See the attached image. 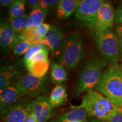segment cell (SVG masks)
<instances>
[{"mask_svg":"<svg viewBox=\"0 0 122 122\" xmlns=\"http://www.w3.org/2000/svg\"><path fill=\"white\" fill-rule=\"evenodd\" d=\"M71 108L85 109L88 116L102 121L110 119L118 109L106 96L93 90L87 92L83 96L80 105L71 106Z\"/></svg>","mask_w":122,"mask_h":122,"instance_id":"cell-1","label":"cell"},{"mask_svg":"<svg viewBox=\"0 0 122 122\" xmlns=\"http://www.w3.org/2000/svg\"><path fill=\"white\" fill-rule=\"evenodd\" d=\"M96 89L119 109L122 102V71L120 65H110L103 72Z\"/></svg>","mask_w":122,"mask_h":122,"instance_id":"cell-2","label":"cell"},{"mask_svg":"<svg viewBox=\"0 0 122 122\" xmlns=\"http://www.w3.org/2000/svg\"><path fill=\"white\" fill-rule=\"evenodd\" d=\"M106 65V61L97 56L90 58L76 81L74 88L76 95L96 88L101 80L103 68Z\"/></svg>","mask_w":122,"mask_h":122,"instance_id":"cell-3","label":"cell"},{"mask_svg":"<svg viewBox=\"0 0 122 122\" xmlns=\"http://www.w3.org/2000/svg\"><path fill=\"white\" fill-rule=\"evenodd\" d=\"M84 46L80 34L74 32L65 38L60 53L57 56L59 63L68 69H74L83 57Z\"/></svg>","mask_w":122,"mask_h":122,"instance_id":"cell-4","label":"cell"},{"mask_svg":"<svg viewBox=\"0 0 122 122\" xmlns=\"http://www.w3.org/2000/svg\"><path fill=\"white\" fill-rule=\"evenodd\" d=\"M93 39L104 60L110 65L120 60L118 42L115 33L111 30H94Z\"/></svg>","mask_w":122,"mask_h":122,"instance_id":"cell-5","label":"cell"},{"mask_svg":"<svg viewBox=\"0 0 122 122\" xmlns=\"http://www.w3.org/2000/svg\"><path fill=\"white\" fill-rule=\"evenodd\" d=\"M105 0H80L75 11L76 20L84 26L93 28L97 14Z\"/></svg>","mask_w":122,"mask_h":122,"instance_id":"cell-6","label":"cell"},{"mask_svg":"<svg viewBox=\"0 0 122 122\" xmlns=\"http://www.w3.org/2000/svg\"><path fill=\"white\" fill-rule=\"evenodd\" d=\"M15 84L24 96L28 97L40 95L45 88L44 77H37L31 74L22 76Z\"/></svg>","mask_w":122,"mask_h":122,"instance_id":"cell-7","label":"cell"},{"mask_svg":"<svg viewBox=\"0 0 122 122\" xmlns=\"http://www.w3.org/2000/svg\"><path fill=\"white\" fill-rule=\"evenodd\" d=\"M30 111L31 101L23 97L1 112L4 122H24Z\"/></svg>","mask_w":122,"mask_h":122,"instance_id":"cell-8","label":"cell"},{"mask_svg":"<svg viewBox=\"0 0 122 122\" xmlns=\"http://www.w3.org/2000/svg\"><path fill=\"white\" fill-rule=\"evenodd\" d=\"M31 111L37 122H47L53 117V107L47 96H39L31 101Z\"/></svg>","mask_w":122,"mask_h":122,"instance_id":"cell-9","label":"cell"},{"mask_svg":"<svg viewBox=\"0 0 122 122\" xmlns=\"http://www.w3.org/2000/svg\"><path fill=\"white\" fill-rule=\"evenodd\" d=\"M115 19V11L113 6L109 2L105 1L97 14L93 30H110L113 27Z\"/></svg>","mask_w":122,"mask_h":122,"instance_id":"cell-10","label":"cell"},{"mask_svg":"<svg viewBox=\"0 0 122 122\" xmlns=\"http://www.w3.org/2000/svg\"><path fill=\"white\" fill-rule=\"evenodd\" d=\"M19 41V36L12 28L9 21L1 22L0 26V44L2 50L5 52H8L14 48Z\"/></svg>","mask_w":122,"mask_h":122,"instance_id":"cell-11","label":"cell"},{"mask_svg":"<svg viewBox=\"0 0 122 122\" xmlns=\"http://www.w3.org/2000/svg\"><path fill=\"white\" fill-rule=\"evenodd\" d=\"M24 96L15 84L10 85L0 90L1 111L18 102Z\"/></svg>","mask_w":122,"mask_h":122,"instance_id":"cell-12","label":"cell"},{"mask_svg":"<svg viewBox=\"0 0 122 122\" xmlns=\"http://www.w3.org/2000/svg\"><path fill=\"white\" fill-rule=\"evenodd\" d=\"M44 39L46 46L53 54L58 56L65 39L62 30L59 27L51 25Z\"/></svg>","mask_w":122,"mask_h":122,"instance_id":"cell-13","label":"cell"},{"mask_svg":"<svg viewBox=\"0 0 122 122\" xmlns=\"http://www.w3.org/2000/svg\"><path fill=\"white\" fill-rule=\"evenodd\" d=\"M22 71L12 65H7L1 67L0 71V90L7 86L15 84L22 76Z\"/></svg>","mask_w":122,"mask_h":122,"instance_id":"cell-14","label":"cell"},{"mask_svg":"<svg viewBox=\"0 0 122 122\" xmlns=\"http://www.w3.org/2000/svg\"><path fill=\"white\" fill-rule=\"evenodd\" d=\"M67 112L62 114L54 119L51 122H84L87 119V111L83 109L71 108Z\"/></svg>","mask_w":122,"mask_h":122,"instance_id":"cell-15","label":"cell"},{"mask_svg":"<svg viewBox=\"0 0 122 122\" xmlns=\"http://www.w3.org/2000/svg\"><path fill=\"white\" fill-rule=\"evenodd\" d=\"M24 65L30 74L39 77H44L49 70L50 62L49 59H46L29 61L24 63Z\"/></svg>","mask_w":122,"mask_h":122,"instance_id":"cell-16","label":"cell"},{"mask_svg":"<svg viewBox=\"0 0 122 122\" xmlns=\"http://www.w3.org/2000/svg\"><path fill=\"white\" fill-rule=\"evenodd\" d=\"M80 0H61L57 9V17L65 19L76 11Z\"/></svg>","mask_w":122,"mask_h":122,"instance_id":"cell-17","label":"cell"},{"mask_svg":"<svg viewBox=\"0 0 122 122\" xmlns=\"http://www.w3.org/2000/svg\"><path fill=\"white\" fill-rule=\"evenodd\" d=\"M67 98V89L63 85H57L51 92L49 101L53 107L60 106L65 103Z\"/></svg>","mask_w":122,"mask_h":122,"instance_id":"cell-18","label":"cell"},{"mask_svg":"<svg viewBox=\"0 0 122 122\" xmlns=\"http://www.w3.org/2000/svg\"><path fill=\"white\" fill-rule=\"evenodd\" d=\"M47 12L39 6L32 9L28 15L26 28H37L44 23Z\"/></svg>","mask_w":122,"mask_h":122,"instance_id":"cell-19","label":"cell"},{"mask_svg":"<svg viewBox=\"0 0 122 122\" xmlns=\"http://www.w3.org/2000/svg\"><path fill=\"white\" fill-rule=\"evenodd\" d=\"M19 39L20 40L27 41L32 45L40 44L46 46L45 39L40 36L37 28H26L19 35Z\"/></svg>","mask_w":122,"mask_h":122,"instance_id":"cell-20","label":"cell"},{"mask_svg":"<svg viewBox=\"0 0 122 122\" xmlns=\"http://www.w3.org/2000/svg\"><path fill=\"white\" fill-rule=\"evenodd\" d=\"M50 71L51 79L54 83L61 84L67 79V72L65 67L60 63L53 62L51 65Z\"/></svg>","mask_w":122,"mask_h":122,"instance_id":"cell-21","label":"cell"},{"mask_svg":"<svg viewBox=\"0 0 122 122\" xmlns=\"http://www.w3.org/2000/svg\"><path fill=\"white\" fill-rule=\"evenodd\" d=\"M28 17V15L26 14H24L20 17L16 18H10L9 19L10 25L19 36L26 29Z\"/></svg>","mask_w":122,"mask_h":122,"instance_id":"cell-22","label":"cell"},{"mask_svg":"<svg viewBox=\"0 0 122 122\" xmlns=\"http://www.w3.org/2000/svg\"><path fill=\"white\" fill-rule=\"evenodd\" d=\"M27 0H15L10 7V16L11 18L20 17L25 14V5Z\"/></svg>","mask_w":122,"mask_h":122,"instance_id":"cell-23","label":"cell"},{"mask_svg":"<svg viewBox=\"0 0 122 122\" xmlns=\"http://www.w3.org/2000/svg\"><path fill=\"white\" fill-rule=\"evenodd\" d=\"M32 45L30 42L25 40H20L13 49L14 54L16 56H20L25 54L27 50Z\"/></svg>","mask_w":122,"mask_h":122,"instance_id":"cell-24","label":"cell"},{"mask_svg":"<svg viewBox=\"0 0 122 122\" xmlns=\"http://www.w3.org/2000/svg\"><path fill=\"white\" fill-rule=\"evenodd\" d=\"M46 46H44L40 44H37V45H33L29 48L26 53L24 54L23 61L24 63H25L27 61H28L32 58L35 54L39 53L42 49L45 48Z\"/></svg>","mask_w":122,"mask_h":122,"instance_id":"cell-25","label":"cell"},{"mask_svg":"<svg viewBox=\"0 0 122 122\" xmlns=\"http://www.w3.org/2000/svg\"><path fill=\"white\" fill-rule=\"evenodd\" d=\"M61 0H40L39 6L48 12L49 10L57 7Z\"/></svg>","mask_w":122,"mask_h":122,"instance_id":"cell-26","label":"cell"},{"mask_svg":"<svg viewBox=\"0 0 122 122\" xmlns=\"http://www.w3.org/2000/svg\"><path fill=\"white\" fill-rule=\"evenodd\" d=\"M114 33L117 37V42H118L120 59L122 60V25H117Z\"/></svg>","mask_w":122,"mask_h":122,"instance_id":"cell-27","label":"cell"},{"mask_svg":"<svg viewBox=\"0 0 122 122\" xmlns=\"http://www.w3.org/2000/svg\"><path fill=\"white\" fill-rule=\"evenodd\" d=\"M50 26L51 25H50L49 24L43 23L40 26L38 27L37 28V30L40 36L42 38L45 37V35H46V33H48L49 30Z\"/></svg>","mask_w":122,"mask_h":122,"instance_id":"cell-28","label":"cell"},{"mask_svg":"<svg viewBox=\"0 0 122 122\" xmlns=\"http://www.w3.org/2000/svg\"><path fill=\"white\" fill-rule=\"evenodd\" d=\"M103 122H122V111L118 109L110 119Z\"/></svg>","mask_w":122,"mask_h":122,"instance_id":"cell-29","label":"cell"},{"mask_svg":"<svg viewBox=\"0 0 122 122\" xmlns=\"http://www.w3.org/2000/svg\"><path fill=\"white\" fill-rule=\"evenodd\" d=\"M115 23L118 25H122V4L119 6L115 11Z\"/></svg>","mask_w":122,"mask_h":122,"instance_id":"cell-30","label":"cell"},{"mask_svg":"<svg viewBox=\"0 0 122 122\" xmlns=\"http://www.w3.org/2000/svg\"><path fill=\"white\" fill-rule=\"evenodd\" d=\"M24 122H37L35 114L32 111L29 113Z\"/></svg>","mask_w":122,"mask_h":122,"instance_id":"cell-31","label":"cell"},{"mask_svg":"<svg viewBox=\"0 0 122 122\" xmlns=\"http://www.w3.org/2000/svg\"><path fill=\"white\" fill-rule=\"evenodd\" d=\"M40 1V0H27V3L29 7L33 9L39 5Z\"/></svg>","mask_w":122,"mask_h":122,"instance_id":"cell-32","label":"cell"},{"mask_svg":"<svg viewBox=\"0 0 122 122\" xmlns=\"http://www.w3.org/2000/svg\"><path fill=\"white\" fill-rule=\"evenodd\" d=\"M15 0H0L1 5L4 7L11 6Z\"/></svg>","mask_w":122,"mask_h":122,"instance_id":"cell-33","label":"cell"},{"mask_svg":"<svg viewBox=\"0 0 122 122\" xmlns=\"http://www.w3.org/2000/svg\"><path fill=\"white\" fill-rule=\"evenodd\" d=\"M84 122H103V121H102V120H99L97 118H93V117H92V118L88 119H86L85 120Z\"/></svg>","mask_w":122,"mask_h":122,"instance_id":"cell-34","label":"cell"},{"mask_svg":"<svg viewBox=\"0 0 122 122\" xmlns=\"http://www.w3.org/2000/svg\"><path fill=\"white\" fill-rule=\"evenodd\" d=\"M119 109L120 110V111H122V104H121V106H120V107L119 108Z\"/></svg>","mask_w":122,"mask_h":122,"instance_id":"cell-35","label":"cell"},{"mask_svg":"<svg viewBox=\"0 0 122 122\" xmlns=\"http://www.w3.org/2000/svg\"><path fill=\"white\" fill-rule=\"evenodd\" d=\"M120 68H121L122 71V62H121V64H120Z\"/></svg>","mask_w":122,"mask_h":122,"instance_id":"cell-36","label":"cell"},{"mask_svg":"<svg viewBox=\"0 0 122 122\" xmlns=\"http://www.w3.org/2000/svg\"></svg>","mask_w":122,"mask_h":122,"instance_id":"cell-37","label":"cell"}]
</instances>
